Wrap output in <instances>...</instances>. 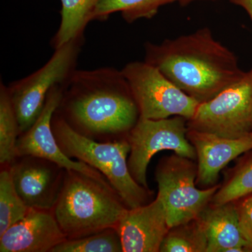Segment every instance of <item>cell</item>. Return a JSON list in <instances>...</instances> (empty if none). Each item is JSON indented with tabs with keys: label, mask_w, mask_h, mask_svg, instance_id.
I'll list each match as a JSON object with an SVG mask.
<instances>
[{
	"label": "cell",
	"mask_w": 252,
	"mask_h": 252,
	"mask_svg": "<svg viewBox=\"0 0 252 252\" xmlns=\"http://www.w3.org/2000/svg\"><path fill=\"white\" fill-rule=\"evenodd\" d=\"M215 1V0H180L179 3H180V5H182V6H187V5L191 4L192 2H195V1Z\"/></svg>",
	"instance_id": "obj_25"
},
{
	"label": "cell",
	"mask_w": 252,
	"mask_h": 252,
	"mask_svg": "<svg viewBox=\"0 0 252 252\" xmlns=\"http://www.w3.org/2000/svg\"><path fill=\"white\" fill-rule=\"evenodd\" d=\"M207 239V252H248L235 202L210 204L198 217Z\"/></svg>",
	"instance_id": "obj_15"
},
{
	"label": "cell",
	"mask_w": 252,
	"mask_h": 252,
	"mask_svg": "<svg viewBox=\"0 0 252 252\" xmlns=\"http://www.w3.org/2000/svg\"><path fill=\"white\" fill-rule=\"evenodd\" d=\"M187 138L196 152V185L207 188L217 185L220 172L230 162L252 150V132L228 138L188 128Z\"/></svg>",
	"instance_id": "obj_13"
},
{
	"label": "cell",
	"mask_w": 252,
	"mask_h": 252,
	"mask_svg": "<svg viewBox=\"0 0 252 252\" xmlns=\"http://www.w3.org/2000/svg\"><path fill=\"white\" fill-rule=\"evenodd\" d=\"M187 122L178 116L159 120L140 118L127 136L130 146L127 165L139 185L149 189L147 179L149 162L162 151H172L177 155L196 160L195 148L187 138Z\"/></svg>",
	"instance_id": "obj_9"
},
{
	"label": "cell",
	"mask_w": 252,
	"mask_h": 252,
	"mask_svg": "<svg viewBox=\"0 0 252 252\" xmlns=\"http://www.w3.org/2000/svg\"><path fill=\"white\" fill-rule=\"evenodd\" d=\"M235 202L247 250L252 252V194Z\"/></svg>",
	"instance_id": "obj_23"
},
{
	"label": "cell",
	"mask_w": 252,
	"mask_h": 252,
	"mask_svg": "<svg viewBox=\"0 0 252 252\" xmlns=\"http://www.w3.org/2000/svg\"><path fill=\"white\" fill-rule=\"evenodd\" d=\"M51 252H124L120 235L115 228L86 235L66 239Z\"/></svg>",
	"instance_id": "obj_22"
},
{
	"label": "cell",
	"mask_w": 252,
	"mask_h": 252,
	"mask_svg": "<svg viewBox=\"0 0 252 252\" xmlns=\"http://www.w3.org/2000/svg\"><path fill=\"white\" fill-rule=\"evenodd\" d=\"M225 172L224 180L210 204L220 205L235 202L252 194V150Z\"/></svg>",
	"instance_id": "obj_18"
},
{
	"label": "cell",
	"mask_w": 252,
	"mask_h": 252,
	"mask_svg": "<svg viewBox=\"0 0 252 252\" xmlns=\"http://www.w3.org/2000/svg\"><path fill=\"white\" fill-rule=\"evenodd\" d=\"M55 137L63 153L101 172L128 209L149 203L153 191L139 185L127 165L130 146L127 138L97 142L73 130L55 112L51 122Z\"/></svg>",
	"instance_id": "obj_4"
},
{
	"label": "cell",
	"mask_w": 252,
	"mask_h": 252,
	"mask_svg": "<svg viewBox=\"0 0 252 252\" xmlns=\"http://www.w3.org/2000/svg\"><path fill=\"white\" fill-rule=\"evenodd\" d=\"M9 167L15 189L29 208L52 210L66 170L45 158L29 155L16 157Z\"/></svg>",
	"instance_id": "obj_11"
},
{
	"label": "cell",
	"mask_w": 252,
	"mask_h": 252,
	"mask_svg": "<svg viewBox=\"0 0 252 252\" xmlns=\"http://www.w3.org/2000/svg\"><path fill=\"white\" fill-rule=\"evenodd\" d=\"M207 239L198 217L172 227L160 248V252H207Z\"/></svg>",
	"instance_id": "obj_20"
},
{
	"label": "cell",
	"mask_w": 252,
	"mask_h": 252,
	"mask_svg": "<svg viewBox=\"0 0 252 252\" xmlns=\"http://www.w3.org/2000/svg\"><path fill=\"white\" fill-rule=\"evenodd\" d=\"M99 0H61V22L51 44L59 49L69 41L84 37L93 13Z\"/></svg>",
	"instance_id": "obj_16"
},
{
	"label": "cell",
	"mask_w": 252,
	"mask_h": 252,
	"mask_svg": "<svg viewBox=\"0 0 252 252\" xmlns=\"http://www.w3.org/2000/svg\"><path fill=\"white\" fill-rule=\"evenodd\" d=\"M145 61L198 102H206L243 77L233 51L205 27L160 44L147 42Z\"/></svg>",
	"instance_id": "obj_2"
},
{
	"label": "cell",
	"mask_w": 252,
	"mask_h": 252,
	"mask_svg": "<svg viewBox=\"0 0 252 252\" xmlns=\"http://www.w3.org/2000/svg\"><path fill=\"white\" fill-rule=\"evenodd\" d=\"M161 199L127 209L116 227L124 252H160L170 230Z\"/></svg>",
	"instance_id": "obj_12"
},
{
	"label": "cell",
	"mask_w": 252,
	"mask_h": 252,
	"mask_svg": "<svg viewBox=\"0 0 252 252\" xmlns=\"http://www.w3.org/2000/svg\"><path fill=\"white\" fill-rule=\"evenodd\" d=\"M143 119L172 117L191 119L199 103L176 86L157 67L144 61L127 63L122 69Z\"/></svg>",
	"instance_id": "obj_7"
},
{
	"label": "cell",
	"mask_w": 252,
	"mask_h": 252,
	"mask_svg": "<svg viewBox=\"0 0 252 252\" xmlns=\"http://www.w3.org/2000/svg\"><path fill=\"white\" fill-rule=\"evenodd\" d=\"M192 159L174 153L158 163L155 179L170 228L195 220L210 205L220 188L196 187L198 166Z\"/></svg>",
	"instance_id": "obj_6"
},
{
	"label": "cell",
	"mask_w": 252,
	"mask_h": 252,
	"mask_svg": "<svg viewBox=\"0 0 252 252\" xmlns=\"http://www.w3.org/2000/svg\"><path fill=\"white\" fill-rule=\"evenodd\" d=\"M84 37L69 41L55 49L49 61L31 75L8 86L19 126L20 135L28 130L39 117L50 91L66 84L76 71Z\"/></svg>",
	"instance_id": "obj_5"
},
{
	"label": "cell",
	"mask_w": 252,
	"mask_h": 252,
	"mask_svg": "<svg viewBox=\"0 0 252 252\" xmlns=\"http://www.w3.org/2000/svg\"><path fill=\"white\" fill-rule=\"evenodd\" d=\"M63 85L55 86L48 94L44 109L36 122L18 137L16 156H34L55 162L66 170H74L111 186L101 172L84 162L74 160L63 153L55 137L51 122L63 95Z\"/></svg>",
	"instance_id": "obj_10"
},
{
	"label": "cell",
	"mask_w": 252,
	"mask_h": 252,
	"mask_svg": "<svg viewBox=\"0 0 252 252\" xmlns=\"http://www.w3.org/2000/svg\"><path fill=\"white\" fill-rule=\"evenodd\" d=\"M56 112L73 130L97 142L127 138L140 118L127 79L113 67L76 69Z\"/></svg>",
	"instance_id": "obj_1"
},
{
	"label": "cell",
	"mask_w": 252,
	"mask_h": 252,
	"mask_svg": "<svg viewBox=\"0 0 252 252\" xmlns=\"http://www.w3.org/2000/svg\"><path fill=\"white\" fill-rule=\"evenodd\" d=\"M127 207L110 186L74 170H65L52 211L67 239L117 227Z\"/></svg>",
	"instance_id": "obj_3"
},
{
	"label": "cell",
	"mask_w": 252,
	"mask_h": 252,
	"mask_svg": "<svg viewBox=\"0 0 252 252\" xmlns=\"http://www.w3.org/2000/svg\"><path fill=\"white\" fill-rule=\"evenodd\" d=\"M19 126L8 86L0 83V164L10 166L16 156Z\"/></svg>",
	"instance_id": "obj_19"
},
{
	"label": "cell",
	"mask_w": 252,
	"mask_h": 252,
	"mask_svg": "<svg viewBox=\"0 0 252 252\" xmlns=\"http://www.w3.org/2000/svg\"><path fill=\"white\" fill-rule=\"evenodd\" d=\"M19 196L11 177L9 166L0 172V235L10 226L24 218L30 210Z\"/></svg>",
	"instance_id": "obj_21"
},
{
	"label": "cell",
	"mask_w": 252,
	"mask_h": 252,
	"mask_svg": "<svg viewBox=\"0 0 252 252\" xmlns=\"http://www.w3.org/2000/svg\"><path fill=\"white\" fill-rule=\"evenodd\" d=\"M232 4L240 6L247 11L252 21V0H230Z\"/></svg>",
	"instance_id": "obj_24"
},
{
	"label": "cell",
	"mask_w": 252,
	"mask_h": 252,
	"mask_svg": "<svg viewBox=\"0 0 252 252\" xmlns=\"http://www.w3.org/2000/svg\"><path fill=\"white\" fill-rule=\"evenodd\" d=\"M189 129L238 138L252 132V67L206 102L199 103Z\"/></svg>",
	"instance_id": "obj_8"
},
{
	"label": "cell",
	"mask_w": 252,
	"mask_h": 252,
	"mask_svg": "<svg viewBox=\"0 0 252 252\" xmlns=\"http://www.w3.org/2000/svg\"><path fill=\"white\" fill-rule=\"evenodd\" d=\"M180 0H99L93 13L91 21H106L110 15L120 12L127 23L137 20L150 19L160 7Z\"/></svg>",
	"instance_id": "obj_17"
},
{
	"label": "cell",
	"mask_w": 252,
	"mask_h": 252,
	"mask_svg": "<svg viewBox=\"0 0 252 252\" xmlns=\"http://www.w3.org/2000/svg\"><path fill=\"white\" fill-rule=\"evenodd\" d=\"M66 239L51 210L31 208L0 235V252H51Z\"/></svg>",
	"instance_id": "obj_14"
}]
</instances>
